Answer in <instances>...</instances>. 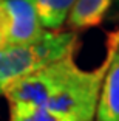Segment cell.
I'll use <instances>...</instances> for the list:
<instances>
[{
  "label": "cell",
  "instance_id": "1",
  "mask_svg": "<svg viewBox=\"0 0 119 121\" xmlns=\"http://www.w3.org/2000/svg\"><path fill=\"white\" fill-rule=\"evenodd\" d=\"M119 47V26L107 37V54L94 70H82L74 54L14 82L3 96L9 109H39L60 121H94L102 81Z\"/></svg>",
  "mask_w": 119,
  "mask_h": 121
},
{
  "label": "cell",
  "instance_id": "8",
  "mask_svg": "<svg viewBox=\"0 0 119 121\" xmlns=\"http://www.w3.org/2000/svg\"><path fill=\"white\" fill-rule=\"evenodd\" d=\"M118 2H119V0H118Z\"/></svg>",
  "mask_w": 119,
  "mask_h": 121
},
{
  "label": "cell",
  "instance_id": "3",
  "mask_svg": "<svg viewBox=\"0 0 119 121\" xmlns=\"http://www.w3.org/2000/svg\"><path fill=\"white\" fill-rule=\"evenodd\" d=\"M42 33L31 0H0V50L33 42Z\"/></svg>",
  "mask_w": 119,
  "mask_h": 121
},
{
  "label": "cell",
  "instance_id": "4",
  "mask_svg": "<svg viewBox=\"0 0 119 121\" xmlns=\"http://www.w3.org/2000/svg\"><path fill=\"white\" fill-rule=\"evenodd\" d=\"M94 121H119V47L102 81Z\"/></svg>",
  "mask_w": 119,
  "mask_h": 121
},
{
  "label": "cell",
  "instance_id": "2",
  "mask_svg": "<svg viewBox=\"0 0 119 121\" xmlns=\"http://www.w3.org/2000/svg\"><path fill=\"white\" fill-rule=\"evenodd\" d=\"M77 34L73 31H43L40 37L23 45L0 50V95L14 82L63 57L74 54Z\"/></svg>",
  "mask_w": 119,
  "mask_h": 121
},
{
  "label": "cell",
  "instance_id": "5",
  "mask_svg": "<svg viewBox=\"0 0 119 121\" xmlns=\"http://www.w3.org/2000/svg\"><path fill=\"white\" fill-rule=\"evenodd\" d=\"M115 0H76L68 13L67 23L73 33L99 26Z\"/></svg>",
  "mask_w": 119,
  "mask_h": 121
},
{
  "label": "cell",
  "instance_id": "7",
  "mask_svg": "<svg viewBox=\"0 0 119 121\" xmlns=\"http://www.w3.org/2000/svg\"><path fill=\"white\" fill-rule=\"evenodd\" d=\"M9 121H60L39 109H9Z\"/></svg>",
  "mask_w": 119,
  "mask_h": 121
},
{
  "label": "cell",
  "instance_id": "6",
  "mask_svg": "<svg viewBox=\"0 0 119 121\" xmlns=\"http://www.w3.org/2000/svg\"><path fill=\"white\" fill-rule=\"evenodd\" d=\"M43 30L57 31L65 23L76 0H31Z\"/></svg>",
  "mask_w": 119,
  "mask_h": 121
}]
</instances>
